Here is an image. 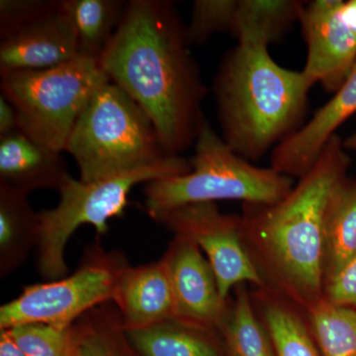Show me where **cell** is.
<instances>
[{"mask_svg": "<svg viewBox=\"0 0 356 356\" xmlns=\"http://www.w3.org/2000/svg\"><path fill=\"white\" fill-rule=\"evenodd\" d=\"M127 2L60 0V11L76 34L79 57L99 62L120 25Z\"/></svg>", "mask_w": 356, "mask_h": 356, "instance_id": "19", "label": "cell"}, {"mask_svg": "<svg viewBox=\"0 0 356 356\" xmlns=\"http://www.w3.org/2000/svg\"><path fill=\"white\" fill-rule=\"evenodd\" d=\"M341 13L351 29L356 33V0L341 2Z\"/></svg>", "mask_w": 356, "mask_h": 356, "instance_id": "31", "label": "cell"}, {"mask_svg": "<svg viewBox=\"0 0 356 356\" xmlns=\"http://www.w3.org/2000/svg\"><path fill=\"white\" fill-rule=\"evenodd\" d=\"M264 320L275 356H322L310 329L296 311L277 299H264Z\"/></svg>", "mask_w": 356, "mask_h": 356, "instance_id": "24", "label": "cell"}, {"mask_svg": "<svg viewBox=\"0 0 356 356\" xmlns=\"http://www.w3.org/2000/svg\"><path fill=\"white\" fill-rule=\"evenodd\" d=\"M172 277L177 318L221 334L228 316V300L220 293L209 261L198 245L175 236L163 254Z\"/></svg>", "mask_w": 356, "mask_h": 356, "instance_id": "11", "label": "cell"}, {"mask_svg": "<svg viewBox=\"0 0 356 356\" xmlns=\"http://www.w3.org/2000/svg\"><path fill=\"white\" fill-rule=\"evenodd\" d=\"M327 104L310 121L271 153L270 168L289 177H301L314 165L336 131L356 113V63Z\"/></svg>", "mask_w": 356, "mask_h": 356, "instance_id": "12", "label": "cell"}, {"mask_svg": "<svg viewBox=\"0 0 356 356\" xmlns=\"http://www.w3.org/2000/svg\"><path fill=\"white\" fill-rule=\"evenodd\" d=\"M58 0H1L0 38L48 17L60 9Z\"/></svg>", "mask_w": 356, "mask_h": 356, "instance_id": "27", "label": "cell"}, {"mask_svg": "<svg viewBox=\"0 0 356 356\" xmlns=\"http://www.w3.org/2000/svg\"><path fill=\"white\" fill-rule=\"evenodd\" d=\"M313 86L303 70L276 64L268 47L238 43L215 81L222 140L248 161L262 158L303 127Z\"/></svg>", "mask_w": 356, "mask_h": 356, "instance_id": "3", "label": "cell"}, {"mask_svg": "<svg viewBox=\"0 0 356 356\" xmlns=\"http://www.w3.org/2000/svg\"><path fill=\"white\" fill-rule=\"evenodd\" d=\"M228 356H275L273 341L264 324L257 320L245 284L236 288L221 330Z\"/></svg>", "mask_w": 356, "mask_h": 356, "instance_id": "22", "label": "cell"}, {"mask_svg": "<svg viewBox=\"0 0 356 356\" xmlns=\"http://www.w3.org/2000/svg\"><path fill=\"white\" fill-rule=\"evenodd\" d=\"M351 159L332 136L289 193L268 206L248 205L242 236L267 284L310 310L324 299V218L332 189L348 177Z\"/></svg>", "mask_w": 356, "mask_h": 356, "instance_id": "2", "label": "cell"}, {"mask_svg": "<svg viewBox=\"0 0 356 356\" xmlns=\"http://www.w3.org/2000/svg\"><path fill=\"white\" fill-rule=\"evenodd\" d=\"M69 175L62 152L40 144L22 131L0 138V186L26 194L58 191Z\"/></svg>", "mask_w": 356, "mask_h": 356, "instance_id": "15", "label": "cell"}, {"mask_svg": "<svg viewBox=\"0 0 356 356\" xmlns=\"http://www.w3.org/2000/svg\"><path fill=\"white\" fill-rule=\"evenodd\" d=\"M172 1L131 0L99 64L153 122L168 154L195 144L207 88Z\"/></svg>", "mask_w": 356, "mask_h": 356, "instance_id": "1", "label": "cell"}, {"mask_svg": "<svg viewBox=\"0 0 356 356\" xmlns=\"http://www.w3.org/2000/svg\"><path fill=\"white\" fill-rule=\"evenodd\" d=\"M308 314L311 334L322 356H356V308L323 299Z\"/></svg>", "mask_w": 356, "mask_h": 356, "instance_id": "23", "label": "cell"}, {"mask_svg": "<svg viewBox=\"0 0 356 356\" xmlns=\"http://www.w3.org/2000/svg\"><path fill=\"white\" fill-rule=\"evenodd\" d=\"M126 334L138 356H228L221 334L178 318Z\"/></svg>", "mask_w": 356, "mask_h": 356, "instance_id": "16", "label": "cell"}, {"mask_svg": "<svg viewBox=\"0 0 356 356\" xmlns=\"http://www.w3.org/2000/svg\"><path fill=\"white\" fill-rule=\"evenodd\" d=\"M0 356H26L6 330H0Z\"/></svg>", "mask_w": 356, "mask_h": 356, "instance_id": "30", "label": "cell"}, {"mask_svg": "<svg viewBox=\"0 0 356 356\" xmlns=\"http://www.w3.org/2000/svg\"><path fill=\"white\" fill-rule=\"evenodd\" d=\"M65 152L76 161L79 179L86 184L159 165L173 156L146 112L112 81L91 96Z\"/></svg>", "mask_w": 356, "mask_h": 356, "instance_id": "5", "label": "cell"}, {"mask_svg": "<svg viewBox=\"0 0 356 356\" xmlns=\"http://www.w3.org/2000/svg\"><path fill=\"white\" fill-rule=\"evenodd\" d=\"M19 131V120L16 110L3 95H0V138Z\"/></svg>", "mask_w": 356, "mask_h": 356, "instance_id": "29", "label": "cell"}, {"mask_svg": "<svg viewBox=\"0 0 356 356\" xmlns=\"http://www.w3.org/2000/svg\"><path fill=\"white\" fill-rule=\"evenodd\" d=\"M194 145L191 172L154 180L145 187V210L154 221L161 222L172 211L191 204L238 200L273 205L295 185L292 177L259 168L236 154L206 119Z\"/></svg>", "mask_w": 356, "mask_h": 356, "instance_id": "4", "label": "cell"}, {"mask_svg": "<svg viewBox=\"0 0 356 356\" xmlns=\"http://www.w3.org/2000/svg\"><path fill=\"white\" fill-rule=\"evenodd\" d=\"M238 0H195L186 26L189 44H202L219 32L231 31Z\"/></svg>", "mask_w": 356, "mask_h": 356, "instance_id": "26", "label": "cell"}, {"mask_svg": "<svg viewBox=\"0 0 356 356\" xmlns=\"http://www.w3.org/2000/svg\"><path fill=\"white\" fill-rule=\"evenodd\" d=\"M74 356H127L132 350L113 302L91 309L74 323Z\"/></svg>", "mask_w": 356, "mask_h": 356, "instance_id": "21", "label": "cell"}, {"mask_svg": "<svg viewBox=\"0 0 356 356\" xmlns=\"http://www.w3.org/2000/svg\"><path fill=\"white\" fill-rule=\"evenodd\" d=\"M26 356H74L76 325L28 323L6 329Z\"/></svg>", "mask_w": 356, "mask_h": 356, "instance_id": "25", "label": "cell"}, {"mask_svg": "<svg viewBox=\"0 0 356 356\" xmlns=\"http://www.w3.org/2000/svg\"><path fill=\"white\" fill-rule=\"evenodd\" d=\"M324 300L332 305L356 308V255L325 287Z\"/></svg>", "mask_w": 356, "mask_h": 356, "instance_id": "28", "label": "cell"}, {"mask_svg": "<svg viewBox=\"0 0 356 356\" xmlns=\"http://www.w3.org/2000/svg\"><path fill=\"white\" fill-rule=\"evenodd\" d=\"M343 0H315L300 16L308 55L303 72L314 84L336 93L356 63V33L341 13Z\"/></svg>", "mask_w": 356, "mask_h": 356, "instance_id": "10", "label": "cell"}, {"mask_svg": "<svg viewBox=\"0 0 356 356\" xmlns=\"http://www.w3.org/2000/svg\"><path fill=\"white\" fill-rule=\"evenodd\" d=\"M161 224L202 250L222 298L228 300L232 289L248 282L266 287L243 243L242 217L222 214L216 203H197L172 211Z\"/></svg>", "mask_w": 356, "mask_h": 356, "instance_id": "9", "label": "cell"}, {"mask_svg": "<svg viewBox=\"0 0 356 356\" xmlns=\"http://www.w3.org/2000/svg\"><path fill=\"white\" fill-rule=\"evenodd\" d=\"M191 170V161L173 156L165 163L134 172L86 182L67 175L60 184V202L56 207L40 211L38 269L47 281L67 275L65 250L70 236L83 225L95 227L98 236L108 232L112 218L123 217L128 195L142 182L179 177Z\"/></svg>", "mask_w": 356, "mask_h": 356, "instance_id": "6", "label": "cell"}, {"mask_svg": "<svg viewBox=\"0 0 356 356\" xmlns=\"http://www.w3.org/2000/svg\"><path fill=\"white\" fill-rule=\"evenodd\" d=\"M343 147L346 151L356 152V133L353 134L350 137L343 140Z\"/></svg>", "mask_w": 356, "mask_h": 356, "instance_id": "32", "label": "cell"}, {"mask_svg": "<svg viewBox=\"0 0 356 356\" xmlns=\"http://www.w3.org/2000/svg\"><path fill=\"white\" fill-rule=\"evenodd\" d=\"M124 255L95 243L86 250L79 268L69 276L24 287L0 308V330L28 323L69 327L86 312L113 301L124 271Z\"/></svg>", "mask_w": 356, "mask_h": 356, "instance_id": "8", "label": "cell"}, {"mask_svg": "<svg viewBox=\"0 0 356 356\" xmlns=\"http://www.w3.org/2000/svg\"><path fill=\"white\" fill-rule=\"evenodd\" d=\"M109 81L99 62L79 57L51 69L1 74L0 86L16 110L20 131L64 152L91 96Z\"/></svg>", "mask_w": 356, "mask_h": 356, "instance_id": "7", "label": "cell"}, {"mask_svg": "<svg viewBox=\"0 0 356 356\" xmlns=\"http://www.w3.org/2000/svg\"><path fill=\"white\" fill-rule=\"evenodd\" d=\"M79 57L76 34L60 6L57 13L1 39L0 74L51 69Z\"/></svg>", "mask_w": 356, "mask_h": 356, "instance_id": "13", "label": "cell"}, {"mask_svg": "<svg viewBox=\"0 0 356 356\" xmlns=\"http://www.w3.org/2000/svg\"><path fill=\"white\" fill-rule=\"evenodd\" d=\"M304 1L238 0L231 32L238 43L269 46L300 20Z\"/></svg>", "mask_w": 356, "mask_h": 356, "instance_id": "20", "label": "cell"}, {"mask_svg": "<svg viewBox=\"0 0 356 356\" xmlns=\"http://www.w3.org/2000/svg\"><path fill=\"white\" fill-rule=\"evenodd\" d=\"M24 192L0 186V276L15 273L38 247L39 213Z\"/></svg>", "mask_w": 356, "mask_h": 356, "instance_id": "18", "label": "cell"}, {"mask_svg": "<svg viewBox=\"0 0 356 356\" xmlns=\"http://www.w3.org/2000/svg\"><path fill=\"white\" fill-rule=\"evenodd\" d=\"M356 255V180L332 189L324 218V289Z\"/></svg>", "mask_w": 356, "mask_h": 356, "instance_id": "17", "label": "cell"}, {"mask_svg": "<svg viewBox=\"0 0 356 356\" xmlns=\"http://www.w3.org/2000/svg\"><path fill=\"white\" fill-rule=\"evenodd\" d=\"M112 302L126 331L177 318V300L165 259L128 266Z\"/></svg>", "mask_w": 356, "mask_h": 356, "instance_id": "14", "label": "cell"}]
</instances>
